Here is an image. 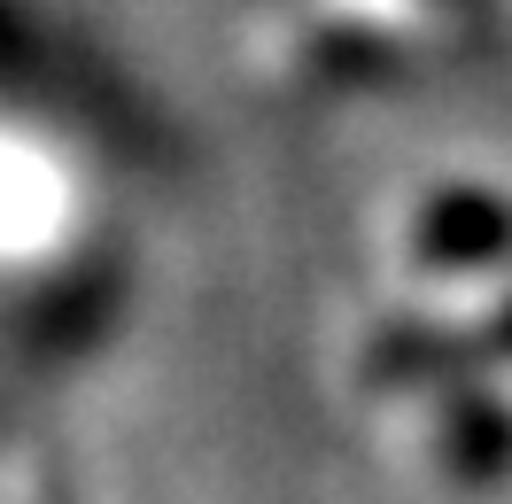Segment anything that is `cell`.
Here are the masks:
<instances>
[{"label":"cell","instance_id":"6da1fadb","mask_svg":"<svg viewBox=\"0 0 512 504\" xmlns=\"http://www.w3.org/2000/svg\"><path fill=\"white\" fill-rule=\"evenodd\" d=\"M443 256H505L512 249V210H497V202H474V194H458V202H443Z\"/></svg>","mask_w":512,"mask_h":504}]
</instances>
